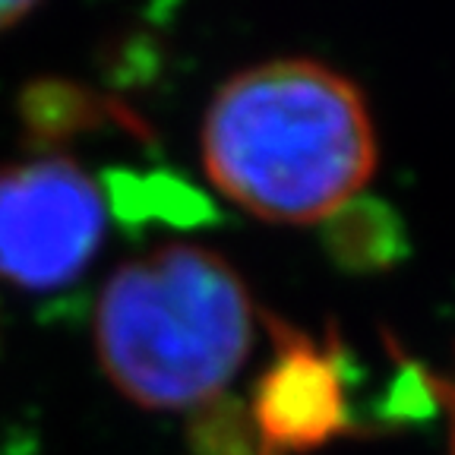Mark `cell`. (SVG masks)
<instances>
[{"mask_svg": "<svg viewBox=\"0 0 455 455\" xmlns=\"http://www.w3.org/2000/svg\"><path fill=\"white\" fill-rule=\"evenodd\" d=\"M95 339L108 379L130 402L203 408L247 361L253 300L219 253L171 243L114 272Z\"/></svg>", "mask_w": 455, "mask_h": 455, "instance_id": "obj_2", "label": "cell"}, {"mask_svg": "<svg viewBox=\"0 0 455 455\" xmlns=\"http://www.w3.org/2000/svg\"><path fill=\"white\" fill-rule=\"evenodd\" d=\"M38 0H0V32L10 28L13 22H20L28 10L36 7Z\"/></svg>", "mask_w": 455, "mask_h": 455, "instance_id": "obj_6", "label": "cell"}, {"mask_svg": "<svg viewBox=\"0 0 455 455\" xmlns=\"http://www.w3.org/2000/svg\"><path fill=\"white\" fill-rule=\"evenodd\" d=\"M253 424L266 455H294L348 430V398L339 357L282 329V348L253 392Z\"/></svg>", "mask_w": 455, "mask_h": 455, "instance_id": "obj_4", "label": "cell"}, {"mask_svg": "<svg viewBox=\"0 0 455 455\" xmlns=\"http://www.w3.org/2000/svg\"><path fill=\"white\" fill-rule=\"evenodd\" d=\"M105 237L101 190L67 158L0 171V275L22 288H60Z\"/></svg>", "mask_w": 455, "mask_h": 455, "instance_id": "obj_3", "label": "cell"}, {"mask_svg": "<svg viewBox=\"0 0 455 455\" xmlns=\"http://www.w3.org/2000/svg\"><path fill=\"white\" fill-rule=\"evenodd\" d=\"M345 225L335 228V256L348 266H386L402 250L398 221L383 206H345L332 215Z\"/></svg>", "mask_w": 455, "mask_h": 455, "instance_id": "obj_5", "label": "cell"}, {"mask_svg": "<svg viewBox=\"0 0 455 455\" xmlns=\"http://www.w3.org/2000/svg\"><path fill=\"white\" fill-rule=\"evenodd\" d=\"M212 184L278 225L332 219L367 187L377 136L361 89L316 60H269L228 79L203 124Z\"/></svg>", "mask_w": 455, "mask_h": 455, "instance_id": "obj_1", "label": "cell"}]
</instances>
